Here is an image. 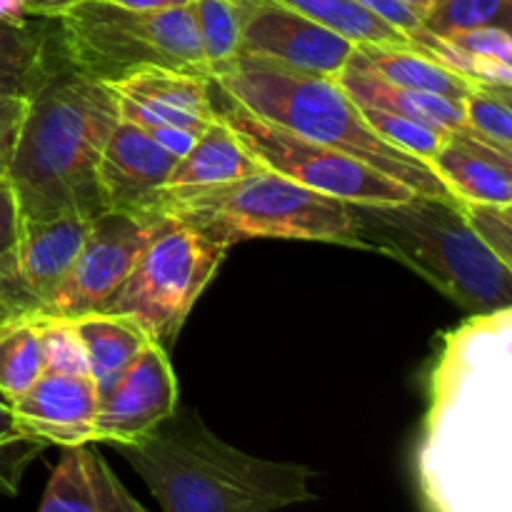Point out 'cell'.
<instances>
[{"label":"cell","instance_id":"cell-25","mask_svg":"<svg viewBox=\"0 0 512 512\" xmlns=\"http://www.w3.org/2000/svg\"><path fill=\"white\" fill-rule=\"evenodd\" d=\"M200 48L213 78L240 55V10L235 0H193Z\"/></svg>","mask_w":512,"mask_h":512},{"label":"cell","instance_id":"cell-3","mask_svg":"<svg viewBox=\"0 0 512 512\" xmlns=\"http://www.w3.org/2000/svg\"><path fill=\"white\" fill-rule=\"evenodd\" d=\"M163 512H278L315 500L303 463L250 455L225 443L185 405L135 443L118 445Z\"/></svg>","mask_w":512,"mask_h":512},{"label":"cell","instance_id":"cell-37","mask_svg":"<svg viewBox=\"0 0 512 512\" xmlns=\"http://www.w3.org/2000/svg\"><path fill=\"white\" fill-rule=\"evenodd\" d=\"M143 130L160 145V148L173 153L175 158H183V155L193 148V143L200 135L188 128H178V125H153V128H143Z\"/></svg>","mask_w":512,"mask_h":512},{"label":"cell","instance_id":"cell-21","mask_svg":"<svg viewBox=\"0 0 512 512\" xmlns=\"http://www.w3.org/2000/svg\"><path fill=\"white\" fill-rule=\"evenodd\" d=\"M80 345H83L88 373L93 375L100 395L108 393L125 375V370L148 348L150 338L128 318L95 313L70 320Z\"/></svg>","mask_w":512,"mask_h":512},{"label":"cell","instance_id":"cell-17","mask_svg":"<svg viewBox=\"0 0 512 512\" xmlns=\"http://www.w3.org/2000/svg\"><path fill=\"white\" fill-rule=\"evenodd\" d=\"M88 228L90 220L78 218V215L23 220L18 248H15V270L35 310L55 293V288L73 268Z\"/></svg>","mask_w":512,"mask_h":512},{"label":"cell","instance_id":"cell-16","mask_svg":"<svg viewBox=\"0 0 512 512\" xmlns=\"http://www.w3.org/2000/svg\"><path fill=\"white\" fill-rule=\"evenodd\" d=\"M430 165L458 203L512 205V153L473 130L445 135Z\"/></svg>","mask_w":512,"mask_h":512},{"label":"cell","instance_id":"cell-35","mask_svg":"<svg viewBox=\"0 0 512 512\" xmlns=\"http://www.w3.org/2000/svg\"><path fill=\"white\" fill-rule=\"evenodd\" d=\"M25 110H28V98L25 95L0 93V178L8 175L10 158H13L15 143H18Z\"/></svg>","mask_w":512,"mask_h":512},{"label":"cell","instance_id":"cell-6","mask_svg":"<svg viewBox=\"0 0 512 512\" xmlns=\"http://www.w3.org/2000/svg\"><path fill=\"white\" fill-rule=\"evenodd\" d=\"M158 210L228 250L230 245L258 238L368 250L355 228L350 203L270 170L195 193L168 195L160 200Z\"/></svg>","mask_w":512,"mask_h":512},{"label":"cell","instance_id":"cell-26","mask_svg":"<svg viewBox=\"0 0 512 512\" xmlns=\"http://www.w3.org/2000/svg\"><path fill=\"white\" fill-rule=\"evenodd\" d=\"M512 23V0H438L423 25L438 38L450 40L478 28H505Z\"/></svg>","mask_w":512,"mask_h":512},{"label":"cell","instance_id":"cell-27","mask_svg":"<svg viewBox=\"0 0 512 512\" xmlns=\"http://www.w3.org/2000/svg\"><path fill=\"white\" fill-rule=\"evenodd\" d=\"M38 512H98L83 445L63 448L58 465L50 473Z\"/></svg>","mask_w":512,"mask_h":512},{"label":"cell","instance_id":"cell-19","mask_svg":"<svg viewBox=\"0 0 512 512\" xmlns=\"http://www.w3.org/2000/svg\"><path fill=\"white\" fill-rule=\"evenodd\" d=\"M348 65L378 75L400 88L423 90V93L460 100V103L475 85V80H470L468 75L455 73L420 50L403 48V45H355Z\"/></svg>","mask_w":512,"mask_h":512},{"label":"cell","instance_id":"cell-39","mask_svg":"<svg viewBox=\"0 0 512 512\" xmlns=\"http://www.w3.org/2000/svg\"><path fill=\"white\" fill-rule=\"evenodd\" d=\"M105 3L120 5L128 10H173L193 5V0H105Z\"/></svg>","mask_w":512,"mask_h":512},{"label":"cell","instance_id":"cell-14","mask_svg":"<svg viewBox=\"0 0 512 512\" xmlns=\"http://www.w3.org/2000/svg\"><path fill=\"white\" fill-rule=\"evenodd\" d=\"M100 390L90 373L45 370L20 398L13 413L20 428L50 448H73L93 443Z\"/></svg>","mask_w":512,"mask_h":512},{"label":"cell","instance_id":"cell-9","mask_svg":"<svg viewBox=\"0 0 512 512\" xmlns=\"http://www.w3.org/2000/svg\"><path fill=\"white\" fill-rule=\"evenodd\" d=\"M210 100H213V113L270 173H278L293 183L333 195L345 203H400L415 195L408 185L378 173L363 160L350 158L340 150L290 133L250 113L238 100L223 93L213 80H210Z\"/></svg>","mask_w":512,"mask_h":512},{"label":"cell","instance_id":"cell-5","mask_svg":"<svg viewBox=\"0 0 512 512\" xmlns=\"http://www.w3.org/2000/svg\"><path fill=\"white\" fill-rule=\"evenodd\" d=\"M360 240L418 273L468 315L512 305V268L485 248L458 200L418 195L400 203H350Z\"/></svg>","mask_w":512,"mask_h":512},{"label":"cell","instance_id":"cell-4","mask_svg":"<svg viewBox=\"0 0 512 512\" xmlns=\"http://www.w3.org/2000/svg\"><path fill=\"white\" fill-rule=\"evenodd\" d=\"M210 80L268 123L363 160L415 193L455 200L433 165L390 145L365 123L358 103L335 78L300 73L268 58L238 55Z\"/></svg>","mask_w":512,"mask_h":512},{"label":"cell","instance_id":"cell-41","mask_svg":"<svg viewBox=\"0 0 512 512\" xmlns=\"http://www.w3.org/2000/svg\"><path fill=\"white\" fill-rule=\"evenodd\" d=\"M400 3L408 5L410 10H415V13H418L420 18H425V15H428V10L433 8V5L438 3V0H400Z\"/></svg>","mask_w":512,"mask_h":512},{"label":"cell","instance_id":"cell-20","mask_svg":"<svg viewBox=\"0 0 512 512\" xmlns=\"http://www.w3.org/2000/svg\"><path fill=\"white\" fill-rule=\"evenodd\" d=\"M338 85L350 95V100L358 105H370V108L388 110V113L405 115L418 123L440 128L445 133H468L465 123V110L460 100L440 98V95L423 93V90L400 88V85L388 83L365 70L345 65L343 73L338 75Z\"/></svg>","mask_w":512,"mask_h":512},{"label":"cell","instance_id":"cell-10","mask_svg":"<svg viewBox=\"0 0 512 512\" xmlns=\"http://www.w3.org/2000/svg\"><path fill=\"white\" fill-rule=\"evenodd\" d=\"M163 220L165 215L158 210H105L90 220L73 268L30 318L70 323L105 313Z\"/></svg>","mask_w":512,"mask_h":512},{"label":"cell","instance_id":"cell-23","mask_svg":"<svg viewBox=\"0 0 512 512\" xmlns=\"http://www.w3.org/2000/svg\"><path fill=\"white\" fill-rule=\"evenodd\" d=\"M45 373L40 323L15 318L0 325V393L20 398Z\"/></svg>","mask_w":512,"mask_h":512},{"label":"cell","instance_id":"cell-33","mask_svg":"<svg viewBox=\"0 0 512 512\" xmlns=\"http://www.w3.org/2000/svg\"><path fill=\"white\" fill-rule=\"evenodd\" d=\"M40 343H43L45 370L58 373H88L83 345L75 335L73 325L65 320H40Z\"/></svg>","mask_w":512,"mask_h":512},{"label":"cell","instance_id":"cell-7","mask_svg":"<svg viewBox=\"0 0 512 512\" xmlns=\"http://www.w3.org/2000/svg\"><path fill=\"white\" fill-rule=\"evenodd\" d=\"M58 20L68 65L100 83L140 68L188 70L210 78L193 5L128 10L105 0H83Z\"/></svg>","mask_w":512,"mask_h":512},{"label":"cell","instance_id":"cell-38","mask_svg":"<svg viewBox=\"0 0 512 512\" xmlns=\"http://www.w3.org/2000/svg\"><path fill=\"white\" fill-rule=\"evenodd\" d=\"M80 3L83 0H25V10L28 15H40V18H60Z\"/></svg>","mask_w":512,"mask_h":512},{"label":"cell","instance_id":"cell-32","mask_svg":"<svg viewBox=\"0 0 512 512\" xmlns=\"http://www.w3.org/2000/svg\"><path fill=\"white\" fill-rule=\"evenodd\" d=\"M83 453L98 512H150L128 493V488H125L123 483H120V478L115 475V470L110 468L108 460L103 458V453L95 448V443H85Z\"/></svg>","mask_w":512,"mask_h":512},{"label":"cell","instance_id":"cell-13","mask_svg":"<svg viewBox=\"0 0 512 512\" xmlns=\"http://www.w3.org/2000/svg\"><path fill=\"white\" fill-rule=\"evenodd\" d=\"M105 85L118 98L120 120L138 128L178 125L203 133L215 118L210 78L205 75L173 68H140Z\"/></svg>","mask_w":512,"mask_h":512},{"label":"cell","instance_id":"cell-22","mask_svg":"<svg viewBox=\"0 0 512 512\" xmlns=\"http://www.w3.org/2000/svg\"><path fill=\"white\" fill-rule=\"evenodd\" d=\"M298 13L308 15L310 20L320 23L323 28L343 35L353 45L373 43V45H403L413 48L408 38L393 25L385 23L368 8H363L355 0H278Z\"/></svg>","mask_w":512,"mask_h":512},{"label":"cell","instance_id":"cell-24","mask_svg":"<svg viewBox=\"0 0 512 512\" xmlns=\"http://www.w3.org/2000/svg\"><path fill=\"white\" fill-rule=\"evenodd\" d=\"M48 75L43 35L28 23L0 20V93L28 98Z\"/></svg>","mask_w":512,"mask_h":512},{"label":"cell","instance_id":"cell-12","mask_svg":"<svg viewBox=\"0 0 512 512\" xmlns=\"http://www.w3.org/2000/svg\"><path fill=\"white\" fill-rule=\"evenodd\" d=\"M178 410V378L165 345L150 340L123 378L100 395L93 443L128 445L145 438Z\"/></svg>","mask_w":512,"mask_h":512},{"label":"cell","instance_id":"cell-15","mask_svg":"<svg viewBox=\"0 0 512 512\" xmlns=\"http://www.w3.org/2000/svg\"><path fill=\"white\" fill-rule=\"evenodd\" d=\"M178 158L160 148L143 128L118 120L98 165V183L108 210H158L160 190ZM160 213V210H158Z\"/></svg>","mask_w":512,"mask_h":512},{"label":"cell","instance_id":"cell-2","mask_svg":"<svg viewBox=\"0 0 512 512\" xmlns=\"http://www.w3.org/2000/svg\"><path fill=\"white\" fill-rule=\"evenodd\" d=\"M118 98L100 80L78 70L50 73L28 95L23 125L5 178L23 220L105 213L98 165L118 125Z\"/></svg>","mask_w":512,"mask_h":512},{"label":"cell","instance_id":"cell-28","mask_svg":"<svg viewBox=\"0 0 512 512\" xmlns=\"http://www.w3.org/2000/svg\"><path fill=\"white\" fill-rule=\"evenodd\" d=\"M48 448L33 440L18 425L13 413V400L0 393V495L15 498L23 483L25 470Z\"/></svg>","mask_w":512,"mask_h":512},{"label":"cell","instance_id":"cell-34","mask_svg":"<svg viewBox=\"0 0 512 512\" xmlns=\"http://www.w3.org/2000/svg\"><path fill=\"white\" fill-rule=\"evenodd\" d=\"M35 310L33 300L25 293L15 270V253L0 263V325L15 318H30Z\"/></svg>","mask_w":512,"mask_h":512},{"label":"cell","instance_id":"cell-8","mask_svg":"<svg viewBox=\"0 0 512 512\" xmlns=\"http://www.w3.org/2000/svg\"><path fill=\"white\" fill-rule=\"evenodd\" d=\"M225 253V245L165 215L105 313L133 320L155 343H175Z\"/></svg>","mask_w":512,"mask_h":512},{"label":"cell","instance_id":"cell-31","mask_svg":"<svg viewBox=\"0 0 512 512\" xmlns=\"http://www.w3.org/2000/svg\"><path fill=\"white\" fill-rule=\"evenodd\" d=\"M480 243L512 268V205L460 203Z\"/></svg>","mask_w":512,"mask_h":512},{"label":"cell","instance_id":"cell-11","mask_svg":"<svg viewBox=\"0 0 512 512\" xmlns=\"http://www.w3.org/2000/svg\"><path fill=\"white\" fill-rule=\"evenodd\" d=\"M240 55L268 58L310 75L338 78L355 45L278 0H235Z\"/></svg>","mask_w":512,"mask_h":512},{"label":"cell","instance_id":"cell-30","mask_svg":"<svg viewBox=\"0 0 512 512\" xmlns=\"http://www.w3.org/2000/svg\"><path fill=\"white\" fill-rule=\"evenodd\" d=\"M360 113H363L365 123L375 130L383 140H388L395 148L405 150V153L415 155V158L430 163V158L435 155V150L443 145L445 130L430 128V125L418 123L413 118H405V115L388 113V110L370 108V105H358Z\"/></svg>","mask_w":512,"mask_h":512},{"label":"cell","instance_id":"cell-40","mask_svg":"<svg viewBox=\"0 0 512 512\" xmlns=\"http://www.w3.org/2000/svg\"><path fill=\"white\" fill-rule=\"evenodd\" d=\"M0 20L13 25L28 23V10H25V0H0Z\"/></svg>","mask_w":512,"mask_h":512},{"label":"cell","instance_id":"cell-18","mask_svg":"<svg viewBox=\"0 0 512 512\" xmlns=\"http://www.w3.org/2000/svg\"><path fill=\"white\" fill-rule=\"evenodd\" d=\"M265 170L268 168L258 163L235 138L233 130L215 115L213 123L198 135L193 148L183 158H178L175 168L170 170L168 180L160 190V200L168 195L195 193V190L235 183V180L250 178V175L265 173Z\"/></svg>","mask_w":512,"mask_h":512},{"label":"cell","instance_id":"cell-29","mask_svg":"<svg viewBox=\"0 0 512 512\" xmlns=\"http://www.w3.org/2000/svg\"><path fill=\"white\" fill-rule=\"evenodd\" d=\"M465 123L473 133L493 143L495 148L512 153V103L510 88L475 83L463 98Z\"/></svg>","mask_w":512,"mask_h":512},{"label":"cell","instance_id":"cell-36","mask_svg":"<svg viewBox=\"0 0 512 512\" xmlns=\"http://www.w3.org/2000/svg\"><path fill=\"white\" fill-rule=\"evenodd\" d=\"M20 225H23V215H20L13 185L8 178H0V263L18 248Z\"/></svg>","mask_w":512,"mask_h":512},{"label":"cell","instance_id":"cell-1","mask_svg":"<svg viewBox=\"0 0 512 512\" xmlns=\"http://www.w3.org/2000/svg\"><path fill=\"white\" fill-rule=\"evenodd\" d=\"M425 512H512V310L443 338L420 433Z\"/></svg>","mask_w":512,"mask_h":512}]
</instances>
